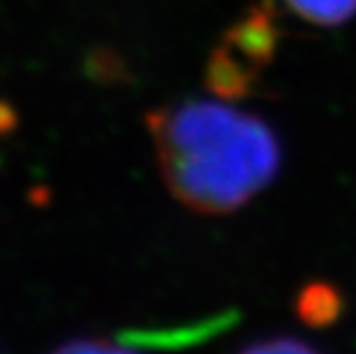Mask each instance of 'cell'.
<instances>
[{
	"label": "cell",
	"instance_id": "cell-1",
	"mask_svg": "<svg viewBox=\"0 0 356 354\" xmlns=\"http://www.w3.org/2000/svg\"><path fill=\"white\" fill-rule=\"evenodd\" d=\"M147 122L165 184L193 212H234L278 172L276 134L225 104L181 102L154 111Z\"/></svg>",
	"mask_w": 356,
	"mask_h": 354
},
{
	"label": "cell",
	"instance_id": "cell-2",
	"mask_svg": "<svg viewBox=\"0 0 356 354\" xmlns=\"http://www.w3.org/2000/svg\"><path fill=\"white\" fill-rule=\"evenodd\" d=\"M278 47L274 7L257 3L223 35L207 65V86L218 97H241L253 88Z\"/></svg>",
	"mask_w": 356,
	"mask_h": 354
},
{
	"label": "cell",
	"instance_id": "cell-3",
	"mask_svg": "<svg viewBox=\"0 0 356 354\" xmlns=\"http://www.w3.org/2000/svg\"><path fill=\"white\" fill-rule=\"evenodd\" d=\"M340 295L327 283H313L306 285L299 295L297 308L304 322L313 327H324L333 322L340 315Z\"/></svg>",
	"mask_w": 356,
	"mask_h": 354
},
{
	"label": "cell",
	"instance_id": "cell-4",
	"mask_svg": "<svg viewBox=\"0 0 356 354\" xmlns=\"http://www.w3.org/2000/svg\"><path fill=\"white\" fill-rule=\"evenodd\" d=\"M301 19L320 26L343 24L356 12V0H285Z\"/></svg>",
	"mask_w": 356,
	"mask_h": 354
},
{
	"label": "cell",
	"instance_id": "cell-5",
	"mask_svg": "<svg viewBox=\"0 0 356 354\" xmlns=\"http://www.w3.org/2000/svg\"><path fill=\"white\" fill-rule=\"evenodd\" d=\"M248 352H306V350H313L308 343H301V341H264V343H255L251 348H246Z\"/></svg>",
	"mask_w": 356,
	"mask_h": 354
}]
</instances>
